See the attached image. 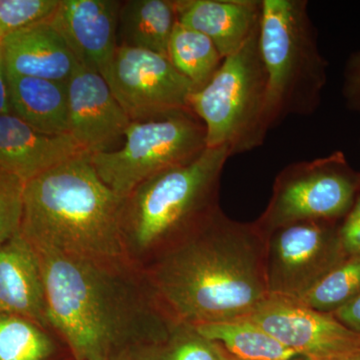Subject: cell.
Masks as SVG:
<instances>
[{"label":"cell","mask_w":360,"mask_h":360,"mask_svg":"<svg viewBox=\"0 0 360 360\" xmlns=\"http://www.w3.org/2000/svg\"><path fill=\"white\" fill-rule=\"evenodd\" d=\"M34 248L52 330L75 360H129L165 340L177 323L143 270L129 262H94Z\"/></svg>","instance_id":"obj_1"},{"label":"cell","mask_w":360,"mask_h":360,"mask_svg":"<svg viewBox=\"0 0 360 360\" xmlns=\"http://www.w3.org/2000/svg\"><path fill=\"white\" fill-rule=\"evenodd\" d=\"M266 255L257 224L219 206L142 270L168 316L198 326L245 319L269 297Z\"/></svg>","instance_id":"obj_2"},{"label":"cell","mask_w":360,"mask_h":360,"mask_svg":"<svg viewBox=\"0 0 360 360\" xmlns=\"http://www.w3.org/2000/svg\"><path fill=\"white\" fill-rule=\"evenodd\" d=\"M122 203L89 155L79 156L25 182L20 232L37 248L94 262H129Z\"/></svg>","instance_id":"obj_3"},{"label":"cell","mask_w":360,"mask_h":360,"mask_svg":"<svg viewBox=\"0 0 360 360\" xmlns=\"http://www.w3.org/2000/svg\"><path fill=\"white\" fill-rule=\"evenodd\" d=\"M226 148H207L187 165L144 180L123 198L120 229L130 264L143 269L219 207Z\"/></svg>","instance_id":"obj_4"},{"label":"cell","mask_w":360,"mask_h":360,"mask_svg":"<svg viewBox=\"0 0 360 360\" xmlns=\"http://www.w3.org/2000/svg\"><path fill=\"white\" fill-rule=\"evenodd\" d=\"M266 72L265 124L312 115L321 103L328 63L322 56L307 0H262L258 30Z\"/></svg>","instance_id":"obj_5"},{"label":"cell","mask_w":360,"mask_h":360,"mask_svg":"<svg viewBox=\"0 0 360 360\" xmlns=\"http://www.w3.org/2000/svg\"><path fill=\"white\" fill-rule=\"evenodd\" d=\"M266 85L257 30L191 97V110L205 124L207 148H226L234 156L264 143Z\"/></svg>","instance_id":"obj_6"},{"label":"cell","mask_w":360,"mask_h":360,"mask_svg":"<svg viewBox=\"0 0 360 360\" xmlns=\"http://www.w3.org/2000/svg\"><path fill=\"white\" fill-rule=\"evenodd\" d=\"M206 148L205 124L184 110L131 122L120 148L89 156L104 184L125 198L144 180L191 162Z\"/></svg>","instance_id":"obj_7"},{"label":"cell","mask_w":360,"mask_h":360,"mask_svg":"<svg viewBox=\"0 0 360 360\" xmlns=\"http://www.w3.org/2000/svg\"><path fill=\"white\" fill-rule=\"evenodd\" d=\"M360 193V172L342 151L291 163L274 180L271 198L255 224L265 236L305 220L340 221Z\"/></svg>","instance_id":"obj_8"},{"label":"cell","mask_w":360,"mask_h":360,"mask_svg":"<svg viewBox=\"0 0 360 360\" xmlns=\"http://www.w3.org/2000/svg\"><path fill=\"white\" fill-rule=\"evenodd\" d=\"M340 221L305 220L279 227L267 236L269 295L297 298L348 257Z\"/></svg>","instance_id":"obj_9"},{"label":"cell","mask_w":360,"mask_h":360,"mask_svg":"<svg viewBox=\"0 0 360 360\" xmlns=\"http://www.w3.org/2000/svg\"><path fill=\"white\" fill-rule=\"evenodd\" d=\"M131 122L191 110L195 89L167 56L118 46L103 75Z\"/></svg>","instance_id":"obj_10"},{"label":"cell","mask_w":360,"mask_h":360,"mask_svg":"<svg viewBox=\"0 0 360 360\" xmlns=\"http://www.w3.org/2000/svg\"><path fill=\"white\" fill-rule=\"evenodd\" d=\"M245 319L307 360L360 349V333L341 323L333 314L310 309L291 298L269 295Z\"/></svg>","instance_id":"obj_11"},{"label":"cell","mask_w":360,"mask_h":360,"mask_svg":"<svg viewBox=\"0 0 360 360\" xmlns=\"http://www.w3.org/2000/svg\"><path fill=\"white\" fill-rule=\"evenodd\" d=\"M66 85L75 141L89 155L120 148L131 120L103 75L79 65Z\"/></svg>","instance_id":"obj_12"},{"label":"cell","mask_w":360,"mask_h":360,"mask_svg":"<svg viewBox=\"0 0 360 360\" xmlns=\"http://www.w3.org/2000/svg\"><path fill=\"white\" fill-rule=\"evenodd\" d=\"M122 1L59 0L47 18L65 40L82 68L103 75L117 49Z\"/></svg>","instance_id":"obj_13"},{"label":"cell","mask_w":360,"mask_h":360,"mask_svg":"<svg viewBox=\"0 0 360 360\" xmlns=\"http://www.w3.org/2000/svg\"><path fill=\"white\" fill-rule=\"evenodd\" d=\"M85 155L89 153L71 134H44L13 113L0 115V172L23 184Z\"/></svg>","instance_id":"obj_14"},{"label":"cell","mask_w":360,"mask_h":360,"mask_svg":"<svg viewBox=\"0 0 360 360\" xmlns=\"http://www.w3.org/2000/svg\"><path fill=\"white\" fill-rule=\"evenodd\" d=\"M2 316L25 317L52 330L39 255L20 231L0 245Z\"/></svg>","instance_id":"obj_15"},{"label":"cell","mask_w":360,"mask_h":360,"mask_svg":"<svg viewBox=\"0 0 360 360\" xmlns=\"http://www.w3.org/2000/svg\"><path fill=\"white\" fill-rule=\"evenodd\" d=\"M1 49L11 75L68 84L79 66L65 40L47 20L11 33Z\"/></svg>","instance_id":"obj_16"},{"label":"cell","mask_w":360,"mask_h":360,"mask_svg":"<svg viewBox=\"0 0 360 360\" xmlns=\"http://www.w3.org/2000/svg\"><path fill=\"white\" fill-rule=\"evenodd\" d=\"M175 7L177 22L205 34L225 58L257 32L262 0H175Z\"/></svg>","instance_id":"obj_17"},{"label":"cell","mask_w":360,"mask_h":360,"mask_svg":"<svg viewBox=\"0 0 360 360\" xmlns=\"http://www.w3.org/2000/svg\"><path fill=\"white\" fill-rule=\"evenodd\" d=\"M11 113L46 134H70L68 85L7 73Z\"/></svg>","instance_id":"obj_18"},{"label":"cell","mask_w":360,"mask_h":360,"mask_svg":"<svg viewBox=\"0 0 360 360\" xmlns=\"http://www.w3.org/2000/svg\"><path fill=\"white\" fill-rule=\"evenodd\" d=\"M176 23L175 0L122 1L117 45L155 52L167 58L168 44Z\"/></svg>","instance_id":"obj_19"},{"label":"cell","mask_w":360,"mask_h":360,"mask_svg":"<svg viewBox=\"0 0 360 360\" xmlns=\"http://www.w3.org/2000/svg\"><path fill=\"white\" fill-rule=\"evenodd\" d=\"M206 340L219 343L243 360H300L303 357L248 319L195 326Z\"/></svg>","instance_id":"obj_20"},{"label":"cell","mask_w":360,"mask_h":360,"mask_svg":"<svg viewBox=\"0 0 360 360\" xmlns=\"http://www.w3.org/2000/svg\"><path fill=\"white\" fill-rule=\"evenodd\" d=\"M167 58L195 91L210 82L224 60L207 37L179 22L168 44Z\"/></svg>","instance_id":"obj_21"},{"label":"cell","mask_w":360,"mask_h":360,"mask_svg":"<svg viewBox=\"0 0 360 360\" xmlns=\"http://www.w3.org/2000/svg\"><path fill=\"white\" fill-rule=\"evenodd\" d=\"M360 295V255L347 257L310 290L291 298L310 309L333 314Z\"/></svg>","instance_id":"obj_22"},{"label":"cell","mask_w":360,"mask_h":360,"mask_svg":"<svg viewBox=\"0 0 360 360\" xmlns=\"http://www.w3.org/2000/svg\"><path fill=\"white\" fill-rule=\"evenodd\" d=\"M51 331L25 317H0V360L49 359L56 350Z\"/></svg>","instance_id":"obj_23"},{"label":"cell","mask_w":360,"mask_h":360,"mask_svg":"<svg viewBox=\"0 0 360 360\" xmlns=\"http://www.w3.org/2000/svg\"><path fill=\"white\" fill-rule=\"evenodd\" d=\"M129 360H220L217 343L206 340L195 326L176 323L165 340L137 352Z\"/></svg>","instance_id":"obj_24"},{"label":"cell","mask_w":360,"mask_h":360,"mask_svg":"<svg viewBox=\"0 0 360 360\" xmlns=\"http://www.w3.org/2000/svg\"><path fill=\"white\" fill-rule=\"evenodd\" d=\"M59 0H0V44L11 33L47 20Z\"/></svg>","instance_id":"obj_25"},{"label":"cell","mask_w":360,"mask_h":360,"mask_svg":"<svg viewBox=\"0 0 360 360\" xmlns=\"http://www.w3.org/2000/svg\"><path fill=\"white\" fill-rule=\"evenodd\" d=\"M23 186L20 179L0 172V245L20 231Z\"/></svg>","instance_id":"obj_26"},{"label":"cell","mask_w":360,"mask_h":360,"mask_svg":"<svg viewBox=\"0 0 360 360\" xmlns=\"http://www.w3.org/2000/svg\"><path fill=\"white\" fill-rule=\"evenodd\" d=\"M342 94L347 108L360 115V51L354 52L347 59Z\"/></svg>","instance_id":"obj_27"},{"label":"cell","mask_w":360,"mask_h":360,"mask_svg":"<svg viewBox=\"0 0 360 360\" xmlns=\"http://www.w3.org/2000/svg\"><path fill=\"white\" fill-rule=\"evenodd\" d=\"M340 236L348 257L360 255V193L340 222Z\"/></svg>","instance_id":"obj_28"},{"label":"cell","mask_w":360,"mask_h":360,"mask_svg":"<svg viewBox=\"0 0 360 360\" xmlns=\"http://www.w3.org/2000/svg\"><path fill=\"white\" fill-rule=\"evenodd\" d=\"M333 316L352 330L360 333V295L345 307L333 312Z\"/></svg>","instance_id":"obj_29"},{"label":"cell","mask_w":360,"mask_h":360,"mask_svg":"<svg viewBox=\"0 0 360 360\" xmlns=\"http://www.w3.org/2000/svg\"><path fill=\"white\" fill-rule=\"evenodd\" d=\"M11 113V97H9L8 77L4 53L0 47V115Z\"/></svg>","instance_id":"obj_30"},{"label":"cell","mask_w":360,"mask_h":360,"mask_svg":"<svg viewBox=\"0 0 360 360\" xmlns=\"http://www.w3.org/2000/svg\"><path fill=\"white\" fill-rule=\"evenodd\" d=\"M315 360H360V349L349 354L338 355V356L328 357V359Z\"/></svg>","instance_id":"obj_31"},{"label":"cell","mask_w":360,"mask_h":360,"mask_svg":"<svg viewBox=\"0 0 360 360\" xmlns=\"http://www.w3.org/2000/svg\"><path fill=\"white\" fill-rule=\"evenodd\" d=\"M217 343V352H219V359L220 360H243L239 359L238 357L233 356V355L229 354L226 349L224 347L219 345V343Z\"/></svg>","instance_id":"obj_32"},{"label":"cell","mask_w":360,"mask_h":360,"mask_svg":"<svg viewBox=\"0 0 360 360\" xmlns=\"http://www.w3.org/2000/svg\"><path fill=\"white\" fill-rule=\"evenodd\" d=\"M0 47H1V44H0Z\"/></svg>","instance_id":"obj_33"}]
</instances>
